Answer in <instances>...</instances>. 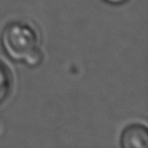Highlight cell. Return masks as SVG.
Returning a JSON list of instances; mask_svg holds the SVG:
<instances>
[{
  "label": "cell",
  "mask_w": 148,
  "mask_h": 148,
  "mask_svg": "<svg viewBox=\"0 0 148 148\" xmlns=\"http://www.w3.org/2000/svg\"><path fill=\"white\" fill-rule=\"evenodd\" d=\"M1 45L10 59L23 63L32 54L40 50L35 29L21 21L9 23L3 29Z\"/></svg>",
  "instance_id": "6da1fadb"
},
{
  "label": "cell",
  "mask_w": 148,
  "mask_h": 148,
  "mask_svg": "<svg viewBox=\"0 0 148 148\" xmlns=\"http://www.w3.org/2000/svg\"><path fill=\"white\" fill-rule=\"evenodd\" d=\"M121 145L125 148H147L148 132L144 126L131 125L124 130Z\"/></svg>",
  "instance_id": "7a4b0ae2"
},
{
  "label": "cell",
  "mask_w": 148,
  "mask_h": 148,
  "mask_svg": "<svg viewBox=\"0 0 148 148\" xmlns=\"http://www.w3.org/2000/svg\"><path fill=\"white\" fill-rule=\"evenodd\" d=\"M11 74L7 67L0 62V103H3L10 93Z\"/></svg>",
  "instance_id": "3957f363"
},
{
  "label": "cell",
  "mask_w": 148,
  "mask_h": 148,
  "mask_svg": "<svg viewBox=\"0 0 148 148\" xmlns=\"http://www.w3.org/2000/svg\"><path fill=\"white\" fill-rule=\"evenodd\" d=\"M106 2H108L109 4H113V5H120L123 4V3H126L128 0H103Z\"/></svg>",
  "instance_id": "277c9868"
}]
</instances>
